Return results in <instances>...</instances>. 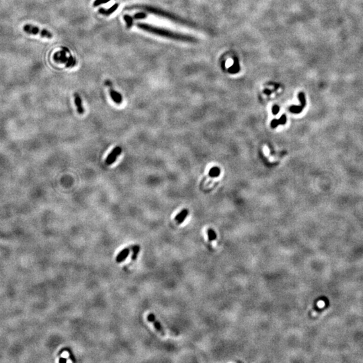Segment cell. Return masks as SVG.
I'll return each instance as SVG.
<instances>
[{"mask_svg": "<svg viewBox=\"0 0 363 363\" xmlns=\"http://www.w3.org/2000/svg\"><path fill=\"white\" fill-rule=\"evenodd\" d=\"M137 26L138 28H139V29H142L144 31L150 32V33L160 36L166 37V38L167 39L192 43H197L198 41V40L195 38V37H193L192 36L179 33V32H176L169 30H166L164 29H162V28L156 27L147 24V23H137Z\"/></svg>", "mask_w": 363, "mask_h": 363, "instance_id": "1", "label": "cell"}, {"mask_svg": "<svg viewBox=\"0 0 363 363\" xmlns=\"http://www.w3.org/2000/svg\"><path fill=\"white\" fill-rule=\"evenodd\" d=\"M139 8H141V9H143V10H145L150 12V13H153V14H155L157 16H161V17L168 18L169 20H171L174 22H178V23H180V24H183L189 26V24H188V22L187 21L184 20L183 19H182V18H180L178 16L172 14V13H170L168 12H166L163 11L161 10H159V9H157V8L150 7V6H139Z\"/></svg>", "mask_w": 363, "mask_h": 363, "instance_id": "2", "label": "cell"}, {"mask_svg": "<svg viewBox=\"0 0 363 363\" xmlns=\"http://www.w3.org/2000/svg\"><path fill=\"white\" fill-rule=\"evenodd\" d=\"M24 31L28 34H40L42 37L47 39H51L53 37V34L49 30L46 29H40V28L31 24L25 25L24 26Z\"/></svg>", "mask_w": 363, "mask_h": 363, "instance_id": "3", "label": "cell"}, {"mask_svg": "<svg viewBox=\"0 0 363 363\" xmlns=\"http://www.w3.org/2000/svg\"><path fill=\"white\" fill-rule=\"evenodd\" d=\"M298 97H299V99L300 102H301L300 106H291L289 108V111L293 114L301 113L306 105V100H305V97L304 93L303 92H299Z\"/></svg>", "mask_w": 363, "mask_h": 363, "instance_id": "4", "label": "cell"}, {"mask_svg": "<svg viewBox=\"0 0 363 363\" xmlns=\"http://www.w3.org/2000/svg\"><path fill=\"white\" fill-rule=\"evenodd\" d=\"M121 152H122V148L119 146H116L114 149V150L110 152L108 156L107 157L106 160L105 161L106 164L108 165V166L113 164V163L116 161L117 157L120 155Z\"/></svg>", "mask_w": 363, "mask_h": 363, "instance_id": "5", "label": "cell"}, {"mask_svg": "<svg viewBox=\"0 0 363 363\" xmlns=\"http://www.w3.org/2000/svg\"><path fill=\"white\" fill-rule=\"evenodd\" d=\"M147 320L153 324V326L155 327V328L162 335V336H166V333L164 328H163L161 324L156 319L154 314L151 313L147 315Z\"/></svg>", "mask_w": 363, "mask_h": 363, "instance_id": "6", "label": "cell"}, {"mask_svg": "<svg viewBox=\"0 0 363 363\" xmlns=\"http://www.w3.org/2000/svg\"><path fill=\"white\" fill-rule=\"evenodd\" d=\"M132 248H133V246H131V247H128V248L123 249L122 251H121V252L118 254L117 256H116V262L121 263V262H123V261H124V260H126L127 258L128 257L130 252H131V250H132Z\"/></svg>", "mask_w": 363, "mask_h": 363, "instance_id": "7", "label": "cell"}, {"mask_svg": "<svg viewBox=\"0 0 363 363\" xmlns=\"http://www.w3.org/2000/svg\"><path fill=\"white\" fill-rule=\"evenodd\" d=\"M66 50L63 49L60 52L56 53L54 55V59L55 61L61 63H66L68 60V58L66 57Z\"/></svg>", "mask_w": 363, "mask_h": 363, "instance_id": "8", "label": "cell"}, {"mask_svg": "<svg viewBox=\"0 0 363 363\" xmlns=\"http://www.w3.org/2000/svg\"><path fill=\"white\" fill-rule=\"evenodd\" d=\"M109 87H110V96L112 97V99H113V100L115 102V103L118 104H120L122 103L123 97H122V96H121V94H120L119 92L115 91L113 88L112 87V86H109Z\"/></svg>", "mask_w": 363, "mask_h": 363, "instance_id": "9", "label": "cell"}, {"mask_svg": "<svg viewBox=\"0 0 363 363\" xmlns=\"http://www.w3.org/2000/svg\"><path fill=\"white\" fill-rule=\"evenodd\" d=\"M119 6V4L118 3H115L114 5L110 7L108 10H106V9L103 8H101L99 9L98 12L101 14H103L105 16H110L111 15L112 13H113L118 8Z\"/></svg>", "mask_w": 363, "mask_h": 363, "instance_id": "10", "label": "cell"}, {"mask_svg": "<svg viewBox=\"0 0 363 363\" xmlns=\"http://www.w3.org/2000/svg\"><path fill=\"white\" fill-rule=\"evenodd\" d=\"M73 96H74V100H75V104L76 105L78 113L80 114H82L83 113V112H84V110H83V107L82 105V98L80 97V96H79L77 93H75V94H73Z\"/></svg>", "mask_w": 363, "mask_h": 363, "instance_id": "11", "label": "cell"}, {"mask_svg": "<svg viewBox=\"0 0 363 363\" xmlns=\"http://www.w3.org/2000/svg\"><path fill=\"white\" fill-rule=\"evenodd\" d=\"M188 213H189V211H188V209H187V208L183 209L182 211H181L180 213H178V215L175 217V218H174L175 221L177 222L178 224H181L184 221L185 218H187V217L188 215Z\"/></svg>", "mask_w": 363, "mask_h": 363, "instance_id": "12", "label": "cell"}, {"mask_svg": "<svg viewBox=\"0 0 363 363\" xmlns=\"http://www.w3.org/2000/svg\"><path fill=\"white\" fill-rule=\"evenodd\" d=\"M286 123H287V116L285 114H282L281 116V117L278 120L273 119L272 120L271 123V127L272 129H275L278 127V125H279V124L284 125V124H285Z\"/></svg>", "mask_w": 363, "mask_h": 363, "instance_id": "13", "label": "cell"}, {"mask_svg": "<svg viewBox=\"0 0 363 363\" xmlns=\"http://www.w3.org/2000/svg\"><path fill=\"white\" fill-rule=\"evenodd\" d=\"M220 173H221V170L218 167H213L210 170V171H209L208 174L210 177H212V178H215V177H218V176H219Z\"/></svg>", "mask_w": 363, "mask_h": 363, "instance_id": "14", "label": "cell"}, {"mask_svg": "<svg viewBox=\"0 0 363 363\" xmlns=\"http://www.w3.org/2000/svg\"><path fill=\"white\" fill-rule=\"evenodd\" d=\"M140 249H141L140 246L138 245L133 246V248H132L133 254H132V256H131L132 260H136V259L137 258V255L139 253V251H140Z\"/></svg>", "mask_w": 363, "mask_h": 363, "instance_id": "15", "label": "cell"}, {"mask_svg": "<svg viewBox=\"0 0 363 363\" xmlns=\"http://www.w3.org/2000/svg\"><path fill=\"white\" fill-rule=\"evenodd\" d=\"M124 20H125L127 23V29H131V28L133 26V18L129 16V15H124Z\"/></svg>", "mask_w": 363, "mask_h": 363, "instance_id": "16", "label": "cell"}, {"mask_svg": "<svg viewBox=\"0 0 363 363\" xmlns=\"http://www.w3.org/2000/svg\"><path fill=\"white\" fill-rule=\"evenodd\" d=\"M207 234H208V240L209 241H212L215 240L217 239V234L215 231H214L213 229H211V228H209L207 231Z\"/></svg>", "mask_w": 363, "mask_h": 363, "instance_id": "17", "label": "cell"}, {"mask_svg": "<svg viewBox=\"0 0 363 363\" xmlns=\"http://www.w3.org/2000/svg\"><path fill=\"white\" fill-rule=\"evenodd\" d=\"M76 64V59H74L73 56L70 54V56H69V57L68 58V60L66 65V67H72L73 66H75Z\"/></svg>", "mask_w": 363, "mask_h": 363, "instance_id": "18", "label": "cell"}, {"mask_svg": "<svg viewBox=\"0 0 363 363\" xmlns=\"http://www.w3.org/2000/svg\"><path fill=\"white\" fill-rule=\"evenodd\" d=\"M147 16V13H145L138 12L134 15L133 18H134V19L139 20V19H144V18H145Z\"/></svg>", "mask_w": 363, "mask_h": 363, "instance_id": "19", "label": "cell"}, {"mask_svg": "<svg viewBox=\"0 0 363 363\" xmlns=\"http://www.w3.org/2000/svg\"><path fill=\"white\" fill-rule=\"evenodd\" d=\"M111 1V0H95L94 2V6L96 7V6H98L102 5V4H104L106 3L107 2H108Z\"/></svg>", "mask_w": 363, "mask_h": 363, "instance_id": "20", "label": "cell"}, {"mask_svg": "<svg viewBox=\"0 0 363 363\" xmlns=\"http://www.w3.org/2000/svg\"><path fill=\"white\" fill-rule=\"evenodd\" d=\"M279 110H280V107H279L278 105H274L272 107V112L273 114H274V115L277 114L279 113Z\"/></svg>", "mask_w": 363, "mask_h": 363, "instance_id": "21", "label": "cell"}, {"mask_svg": "<svg viewBox=\"0 0 363 363\" xmlns=\"http://www.w3.org/2000/svg\"><path fill=\"white\" fill-rule=\"evenodd\" d=\"M59 361H60V362H67V359H66V358H60V360H59Z\"/></svg>", "mask_w": 363, "mask_h": 363, "instance_id": "22", "label": "cell"}]
</instances>
